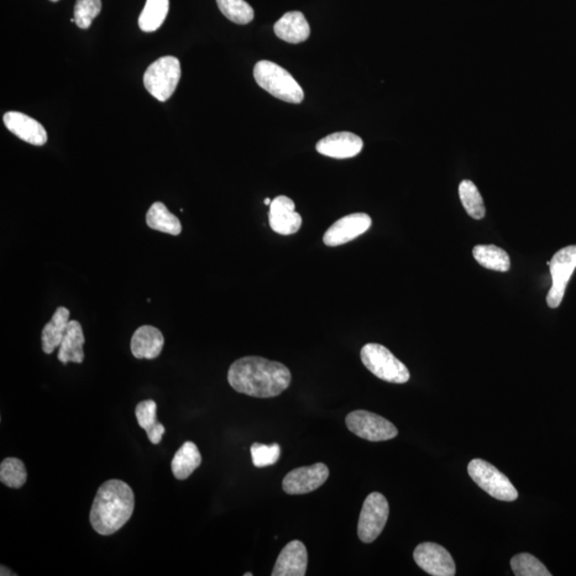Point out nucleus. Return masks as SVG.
I'll return each instance as SVG.
<instances>
[{"instance_id": "nucleus-10", "label": "nucleus", "mask_w": 576, "mask_h": 576, "mask_svg": "<svg viewBox=\"0 0 576 576\" xmlns=\"http://www.w3.org/2000/svg\"><path fill=\"white\" fill-rule=\"evenodd\" d=\"M329 478V469L324 463L291 471L283 479V490L290 495L310 494L322 486Z\"/></svg>"}, {"instance_id": "nucleus-3", "label": "nucleus", "mask_w": 576, "mask_h": 576, "mask_svg": "<svg viewBox=\"0 0 576 576\" xmlns=\"http://www.w3.org/2000/svg\"><path fill=\"white\" fill-rule=\"evenodd\" d=\"M258 85L276 98L292 104H300L305 98L301 86L290 72L270 61H259L254 66Z\"/></svg>"}, {"instance_id": "nucleus-11", "label": "nucleus", "mask_w": 576, "mask_h": 576, "mask_svg": "<svg viewBox=\"0 0 576 576\" xmlns=\"http://www.w3.org/2000/svg\"><path fill=\"white\" fill-rule=\"evenodd\" d=\"M418 567L433 576H454L455 564L447 549L437 543L424 542L413 554Z\"/></svg>"}, {"instance_id": "nucleus-12", "label": "nucleus", "mask_w": 576, "mask_h": 576, "mask_svg": "<svg viewBox=\"0 0 576 576\" xmlns=\"http://www.w3.org/2000/svg\"><path fill=\"white\" fill-rule=\"evenodd\" d=\"M371 227V218L368 214L357 213L348 214L338 220L323 235V244L328 247H338L352 242L360 235L368 232Z\"/></svg>"}, {"instance_id": "nucleus-5", "label": "nucleus", "mask_w": 576, "mask_h": 576, "mask_svg": "<svg viewBox=\"0 0 576 576\" xmlns=\"http://www.w3.org/2000/svg\"><path fill=\"white\" fill-rule=\"evenodd\" d=\"M181 74V64L177 58L161 57L146 69L144 87L160 102H167L175 92Z\"/></svg>"}, {"instance_id": "nucleus-22", "label": "nucleus", "mask_w": 576, "mask_h": 576, "mask_svg": "<svg viewBox=\"0 0 576 576\" xmlns=\"http://www.w3.org/2000/svg\"><path fill=\"white\" fill-rule=\"evenodd\" d=\"M139 426L146 432L152 444H160L166 432L161 423L157 422V405L154 401H144L138 403L135 410Z\"/></svg>"}, {"instance_id": "nucleus-33", "label": "nucleus", "mask_w": 576, "mask_h": 576, "mask_svg": "<svg viewBox=\"0 0 576 576\" xmlns=\"http://www.w3.org/2000/svg\"><path fill=\"white\" fill-rule=\"evenodd\" d=\"M253 573H245V576H253Z\"/></svg>"}, {"instance_id": "nucleus-15", "label": "nucleus", "mask_w": 576, "mask_h": 576, "mask_svg": "<svg viewBox=\"0 0 576 576\" xmlns=\"http://www.w3.org/2000/svg\"><path fill=\"white\" fill-rule=\"evenodd\" d=\"M307 567V551L300 541H291L282 549L276 559L272 576H305Z\"/></svg>"}, {"instance_id": "nucleus-9", "label": "nucleus", "mask_w": 576, "mask_h": 576, "mask_svg": "<svg viewBox=\"0 0 576 576\" xmlns=\"http://www.w3.org/2000/svg\"><path fill=\"white\" fill-rule=\"evenodd\" d=\"M549 266L553 284L548 292L547 303L549 307L557 308L564 300L565 288L576 269V245L559 250L549 261Z\"/></svg>"}, {"instance_id": "nucleus-4", "label": "nucleus", "mask_w": 576, "mask_h": 576, "mask_svg": "<svg viewBox=\"0 0 576 576\" xmlns=\"http://www.w3.org/2000/svg\"><path fill=\"white\" fill-rule=\"evenodd\" d=\"M361 360L365 368L379 379L390 384L402 385L410 379L409 370L385 346L366 344L361 350Z\"/></svg>"}, {"instance_id": "nucleus-13", "label": "nucleus", "mask_w": 576, "mask_h": 576, "mask_svg": "<svg viewBox=\"0 0 576 576\" xmlns=\"http://www.w3.org/2000/svg\"><path fill=\"white\" fill-rule=\"evenodd\" d=\"M269 224L272 230L280 235L296 234L301 228L302 218L296 212L294 201L285 196L272 200L269 211Z\"/></svg>"}, {"instance_id": "nucleus-20", "label": "nucleus", "mask_w": 576, "mask_h": 576, "mask_svg": "<svg viewBox=\"0 0 576 576\" xmlns=\"http://www.w3.org/2000/svg\"><path fill=\"white\" fill-rule=\"evenodd\" d=\"M70 311L65 307H58L51 321L45 324L42 331V348L47 354L55 352L60 347L62 339L65 338L67 324L70 321Z\"/></svg>"}, {"instance_id": "nucleus-7", "label": "nucleus", "mask_w": 576, "mask_h": 576, "mask_svg": "<svg viewBox=\"0 0 576 576\" xmlns=\"http://www.w3.org/2000/svg\"><path fill=\"white\" fill-rule=\"evenodd\" d=\"M389 513V502L385 495L374 492L366 497L358 523L360 541L364 543L374 542L384 531Z\"/></svg>"}, {"instance_id": "nucleus-8", "label": "nucleus", "mask_w": 576, "mask_h": 576, "mask_svg": "<svg viewBox=\"0 0 576 576\" xmlns=\"http://www.w3.org/2000/svg\"><path fill=\"white\" fill-rule=\"evenodd\" d=\"M350 432L370 442L387 441L397 437V428L386 418L365 410L350 412L346 416Z\"/></svg>"}, {"instance_id": "nucleus-14", "label": "nucleus", "mask_w": 576, "mask_h": 576, "mask_svg": "<svg viewBox=\"0 0 576 576\" xmlns=\"http://www.w3.org/2000/svg\"><path fill=\"white\" fill-rule=\"evenodd\" d=\"M363 140L349 132L334 133L319 140L316 150L319 154L331 159L346 160L360 154L363 149Z\"/></svg>"}, {"instance_id": "nucleus-24", "label": "nucleus", "mask_w": 576, "mask_h": 576, "mask_svg": "<svg viewBox=\"0 0 576 576\" xmlns=\"http://www.w3.org/2000/svg\"><path fill=\"white\" fill-rule=\"evenodd\" d=\"M476 261L486 269L506 272L510 269V258L505 250L494 245H479L473 249Z\"/></svg>"}, {"instance_id": "nucleus-18", "label": "nucleus", "mask_w": 576, "mask_h": 576, "mask_svg": "<svg viewBox=\"0 0 576 576\" xmlns=\"http://www.w3.org/2000/svg\"><path fill=\"white\" fill-rule=\"evenodd\" d=\"M277 38L287 43H302L310 36L311 29L305 15L300 12H287L275 24Z\"/></svg>"}, {"instance_id": "nucleus-31", "label": "nucleus", "mask_w": 576, "mask_h": 576, "mask_svg": "<svg viewBox=\"0 0 576 576\" xmlns=\"http://www.w3.org/2000/svg\"><path fill=\"white\" fill-rule=\"evenodd\" d=\"M251 455L255 468H266L275 464L280 459L281 449L279 444L254 443L251 447Z\"/></svg>"}, {"instance_id": "nucleus-30", "label": "nucleus", "mask_w": 576, "mask_h": 576, "mask_svg": "<svg viewBox=\"0 0 576 576\" xmlns=\"http://www.w3.org/2000/svg\"><path fill=\"white\" fill-rule=\"evenodd\" d=\"M102 10V0H77L74 8L75 24L88 29Z\"/></svg>"}, {"instance_id": "nucleus-16", "label": "nucleus", "mask_w": 576, "mask_h": 576, "mask_svg": "<svg viewBox=\"0 0 576 576\" xmlns=\"http://www.w3.org/2000/svg\"><path fill=\"white\" fill-rule=\"evenodd\" d=\"M4 123L13 135L25 143L33 145H44L47 133L43 125L22 113L10 112L4 115Z\"/></svg>"}, {"instance_id": "nucleus-2", "label": "nucleus", "mask_w": 576, "mask_h": 576, "mask_svg": "<svg viewBox=\"0 0 576 576\" xmlns=\"http://www.w3.org/2000/svg\"><path fill=\"white\" fill-rule=\"evenodd\" d=\"M134 510L132 488L122 480L110 479L99 486L93 501L91 525L99 535H113L127 525Z\"/></svg>"}, {"instance_id": "nucleus-26", "label": "nucleus", "mask_w": 576, "mask_h": 576, "mask_svg": "<svg viewBox=\"0 0 576 576\" xmlns=\"http://www.w3.org/2000/svg\"><path fill=\"white\" fill-rule=\"evenodd\" d=\"M459 197L469 216L476 220L486 216L484 198L472 181L464 180L460 183Z\"/></svg>"}, {"instance_id": "nucleus-23", "label": "nucleus", "mask_w": 576, "mask_h": 576, "mask_svg": "<svg viewBox=\"0 0 576 576\" xmlns=\"http://www.w3.org/2000/svg\"><path fill=\"white\" fill-rule=\"evenodd\" d=\"M146 224L151 229L170 235H180L182 224L179 218L169 212L164 203L155 202L146 214Z\"/></svg>"}, {"instance_id": "nucleus-27", "label": "nucleus", "mask_w": 576, "mask_h": 576, "mask_svg": "<svg viewBox=\"0 0 576 576\" xmlns=\"http://www.w3.org/2000/svg\"><path fill=\"white\" fill-rule=\"evenodd\" d=\"M0 480L9 488H22L27 480V471L23 461L18 458L4 459L0 464Z\"/></svg>"}, {"instance_id": "nucleus-17", "label": "nucleus", "mask_w": 576, "mask_h": 576, "mask_svg": "<svg viewBox=\"0 0 576 576\" xmlns=\"http://www.w3.org/2000/svg\"><path fill=\"white\" fill-rule=\"evenodd\" d=\"M164 344V335L159 329L143 326L136 330L130 342V349L136 359L153 360L159 357Z\"/></svg>"}, {"instance_id": "nucleus-6", "label": "nucleus", "mask_w": 576, "mask_h": 576, "mask_svg": "<svg viewBox=\"0 0 576 576\" xmlns=\"http://www.w3.org/2000/svg\"><path fill=\"white\" fill-rule=\"evenodd\" d=\"M468 472L471 479L494 499L504 502H513L518 499V491L511 481L486 461L481 459L471 461Z\"/></svg>"}, {"instance_id": "nucleus-32", "label": "nucleus", "mask_w": 576, "mask_h": 576, "mask_svg": "<svg viewBox=\"0 0 576 576\" xmlns=\"http://www.w3.org/2000/svg\"><path fill=\"white\" fill-rule=\"evenodd\" d=\"M271 202H272V201L270 200L269 198H265L264 203L266 204V206H270Z\"/></svg>"}, {"instance_id": "nucleus-29", "label": "nucleus", "mask_w": 576, "mask_h": 576, "mask_svg": "<svg viewBox=\"0 0 576 576\" xmlns=\"http://www.w3.org/2000/svg\"><path fill=\"white\" fill-rule=\"evenodd\" d=\"M511 568L517 576H551L541 560L528 553L516 555L511 559Z\"/></svg>"}, {"instance_id": "nucleus-1", "label": "nucleus", "mask_w": 576, "mask_h": 576, "mask_svg": "<svg viewBox=\"0 0 576 576\" xmlns=\"http://www.w3.org/2000/svg\"><path fill=\"white\" fill-rule=\"evenodd\" d=\"M230 386L238 393L256 398L279 396L292 381L284 364L261 357H245L235 361L228 373Z\"/></svg>"}, {"instance_id": "nucleus-25", "label": "nucleus", "mask_w": 576, "mask_h": 576, "mask_svg": "<svg viewBox=\"0 0 576 576\" xmlns=\"http://www.w3.org/2000/svg\"><path fill=\"white\" fill-rule=\"evenodd\" d=\"M169 12V0H146L139 17V27L144 33H154L164 24Z\"/></svg>"}, {"instance_id": "nucleus-28", "label": "nucleus", "mask_w": 576, "mask_h": 576, "mask_svg": "<svg viewBox=\"0 0 576 576\" xmlns=\"http://www.w3.org/2000/svg\"><path fill=\"white\" fill-rule=\"evenodd\" d=\"M217 4L224 17L235 24H249L254 19L253 7L245 0H217Z\"/></svg>"}, {"instance_id": "nucleus-19", "label": "nucleus", "mask_w": 576, "mask_h": 576, "mask_svg": "<svg viewBox=\"0 0 576 576\" xmlns=\"http://www.w3.org/2000/svg\"><path fill=\"white\" fill-rule=\"evenodd\" d=\"M85 344L82 324L77 321H71L67 324L64 339L58 352V360L65 365L73 363H82L85 359L82 346Z\"/></svg>"}, {"instance_id": "nucleus-34", "label": "nucleus", "mask_w": 576, "mask_h": 576, "mask_svg": "<svg viewBox=\"0 0 576 576\" xmlns=\"http://www.w3.org/2000/svg\"><path fill=\"white\" fill-rule=\"evenodd\" d=\"M51 2L57 3V2H59V0H51Z\"/></svg>"}, {"instance_id": "nucleus-21", "label": "nucleus", "mask_w": 576, "mask_h": 576, "mask_svg": "<svg viewBox=\"0 0 576 576\" xmlns=\"http://www.w3.org/2000/svg\"><path fill=\"white\" fill-rule=\"evenodd\" d=\"M202 455L197 445L185 442L177 450L171 463L172 473L179 480H185L200 467Z\"/></svg>"}]
</instances>
